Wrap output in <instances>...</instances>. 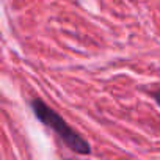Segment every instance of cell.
Returning a JSON list of instances; mask_svg holds the SVG:
<instances>
[{
    "label": "cell",
    "mask_w": 160,
    "mask_h": 160,
    "mask_svg": "<svg viewBox=\"0 0 160 160\" xmlns=\"http://www.w3.org/2000/svg\"><path fill=\"white\" fill-rule=\"evenodd\" d=\"M32 108H33L35 116L41 122H44L47 127L53 129L58 133V137L63 140V143L71 151H74L77 154H90L91 152V148H90L88 141H85L55 110H52L50 107H47L41 99L32 101Z\"/></svg>",
    "instance_id": "1"
},
{
    "label": "cell",
    "mask_w": 160,
    "mask_h": 160,
    "mask_svg": "<svg viewBox=\"0 0 160 160\" xmlns=\"http://www.w3.org/2000/svg\"><path fill=\"white\" fill-rule=\"evenodd\" d=\"M154 98H155V101H157V104L160 105V91H157V93L154 94Z\"/></svg>",
    "instance_id": "2"
}]
</instances>
